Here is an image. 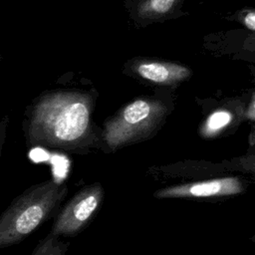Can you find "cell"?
Wrapping results in <instances>:
<instances>
[{
  "mask_svg": "<svg viewBox=\"0 0 255 255\" xmlns=\"http://www.w3.org/2000/svg\"><path fill=\"white\" fill-rule=\"evenodd\" d=\"M102 197L103 189L98 183L78 192L56 218L51 233L58 236H73L78 233L96 212Z\"/></svg>",
  "mask_w": 255,
  "mask_h": 255,
  "instance_id": "277c9868",
  "label": "cell"
},
{
  "mask_svg": "<svg viewBox=\"0 0 255 255\" xmlns=\"http://www.w3.org/2000/svg\"><path fill=\"white\" fill-rule=\"evenodd\" d=\"M242 49L251 53H255V32H251L245 37L243 40Z\"/></svg>",
  "mask_w": 255,
  "mask_h": 255,
  "instance_id": "8fae6325",
  "label": "cell"
},
{
  "mask_svg": "<svg viewBox=\"0 0 255 255\" xmlns=\"http://www.w3.org/2000/svg\"><path fill=\"white\" fill-rule=\"evenodd\" d=\"M243 185L236 177L215 178L206 181L192 182L169 186L158 190L154 196L165 197H209L234 195L242 192Z\"/></svg>",
  "mask_w": 255,
  "mask_h": 255,
  "instance_id": "52a82bcc",
  "label": "cell"
},
{
  "mask_svg": "<svg viewBox=\"0 0 255 255\" xmlns=\"http://www.w3.org/2000/svg\"><path fill=\"white\" fill-rule=\"evenodd\" d=\"M67 244L59 241L58 235L50 233L34 250L32 255H65Z\"/></svg>",
  "mask_w": 255,
  "mask_h": 255,
  "instance_id": "9c48e42d",
  "label": "cell"
},
{
  "mask_svg": "<svg viewBox=\"0 0 255 255\" xmlns=\"http://www.w3.org/2000/svg\"><path fill=\"white\" fill-rule=\"evenodd\" d=\"M247 117L255 120V98L252 100V102L250 103V106L247 110Z\"/></svg>",
  "mask_w": 255,
  "mask_h": 255,
  "instance_id": "4fadbf2b",
  "label": "cell"
},
{
  "mask_svg": "<svg viewBox=\"0 0 255 255\" xmlns=\"http://www.w3.org/2000/svg\"><path fill=\"white\" fill-rule=\"evenodd\" d=\"M165 112V106L157 100L136 99L107 122L105 139L112 148L132 141L150 131Z\"/></svg>",
  "mask_w": 255,
  "mask_h": 255,
  "instance_id": "3957f363",
  "label": "cell"
},
{
  "mask_svg": "<svg viewBox=\"0 0 255 255\" xmlns=\"http://www.w3.org/2000/svg\"><path fill=\"white\" fill-rule=\"evenodd\" d=\"M124 72L157 86H176L192 75L191 69L181 63L148 57L128 60L124 65Z\"/></svg>",
  "mask_w": 255,
  "mask_h": 255,
  "instance_id": "5b68a950",
  "label": "cell"
},
{
  "mask_svg": "<svg viewBox=\"0 0 255 255\" xmlns=\"http://www.w3.org/2000/svg\"><path fill=\"white\" fill-rule=\"evenodd\" d=\"M6 126H7V117H5L4 119H2L0 121V152H1V148H2V143L4 141V137H5Z\"/></svg>",
  "mask_w": 255,
  "mask_h": 255,
  "instance_id": "7c38bea8",
  "label": "cell"
},
{
  "mask_svg": "<svg viewBox=\"0 0 255 255\" xmlns=\"http://www.w3.org/2000/svg\"><path fill=\"white\" fill-rule=\"evenodd\" d=\"M2 59H3V57H2V54H1V52H0V62L2 61Z\"/></svg>",
  "mask_w": 255,
  "mask_h": 255,
  "instance_id": "5bb4252c",
  "label": "cell"
},
{
  "mask_svg": "<svg viewBox=\"0 0 255 255\" xmlns=\"http://www.w3.org/2000/svg\"><path fill=\"white\" fill-rule=\"evenodd\" d=\"M233 115L227 109H218L213 112L206 120L203 127V133L205 135H213L227 127L232 121Z\"/></svg>",
  "mask_w": 255,
  "mask_h": 255,
  "instance_id": "ba28073f",
  "label": "cell"
},
{
  "mask_svg": "<svg viewBox=\"0 0 255 255\" xmlns=\"http://www.w3.org/2000/svg\"><path fill=\"white\" fill-rule=\"evenodd\" d=\"M93 105L94 97L88 92H45L30 108L29 141L52 148H69L78 144L88 133Z\"/></svg>",
  "mask_w": 255,
  "mask_h": 255,
  "instance_id": "6da1fadb",
  "label": "cell"
},
{
  "mask_svg": "<svg viewBox=\"0 0 255 255\" xmlns=\"http://www.w3.org/2000/svg\"><path fill=\"white\" fill-rule=\"evenodd\" d=\"M66 184L47 180L31 186L0 216V248L20 242L60 205L67 194Z\"/></svg>",
  "mask_w": 255,
  "mask_h": 255,
  "instance_id": "7a4b0ae2",
  "label": "cell"
},
{
  "mask_svg": "<svg viewBox=\"0 0 255 255\" xmlns=\"http://www.w3.org/2000/svg\"><path fill=\"white\" fill-rule=\"evenodd\" d=\"M228 19L236 21L251 32H255V8L240 9Z\"/></svg>",
  "mask_w": 255,
  "mask_h": 255,
  "instance_id": "30bf717a",
  "label": "cell"
},
{
  "mask_svg": "<svg viewBox=\"0 0 255 255\" xmlns=\"http://www.w3.org/2000/svg\"><path fill=\"white\" fill-rule=\"evenodd\" d=\"M185 0H125V7L132 25L144 28L186 14L182 11Z\"/></svg>",
  "mask_w": 255,
  "mask_h": 255,
  "instance_id": "8992f818",
  "label": "cell"
},
{
  "mask_svg": "<svg viewBox=\"0 0 255 255\" xmlns=\"http://www.w3.org/2000/svg\"><path fill=\"white\" fill-rule=\"evenodd\" d=\"M254 240H255V238H254Z\"/></svg>",
  "mask_w": 255,
  "mask_h": 255,
  "instance_id": "9a60e30c",
  "label": "cell"
}]
</instances>
